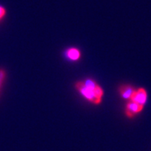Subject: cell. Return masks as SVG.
Returning a JSON list of instances; mask_svg holds the SVG:
<instances>
[{
  "instance_id": "obj_5",
  "label": "cell",
  "mask_w": 151,
  "mask_h": 151,
  "mask_svg": "<svg viewBox=\"0 0 151 151\" xmlns=\"http://www.w3.org/2000/svg\"><path fill=\"white\" fill-rule=\"evenodd\" d=\"M80 56H81V53H80V50L76 48H70L66 51V56L73 61H76L79 60Z\"/></svg>"
},
{
  "instance_id": "obj_6",
  "label": "cell",
  "mask_w": 151,
  "mask_h": 151,
  "mask_svg": "<svg viewBox=\"0 0 151 151\" xmlns=\"http://www.w3.org/2000/svg\"><path fill=\"white\" fill-rule=\"evenodd\" d=\"M6 77V73L5 70H0V91H1V88H2V83L5 81Z\"/></svg>"
},
{
  "instance_id": "obj_3",
  "label": "cell",
  "mask_w": 151,
  "mask_h": 151,
  "mask_svg": "<svg viewBox=\"0 0 151 151\" xmlns=\"http://www.w3.org/2000/svg\"><path fill=\"white\" fill-rule=\"evenodd\" d=\"M143 109V106L139 105V104L133 103L132 101H129L127 104V107H126V114L128 117L132 118L135 116L137 114L142 111Z\"/></svg>"
},
{
  "instance_id": "obj_1",
  "label": "cell",
  "mask_w": 151,
  "mask_h": 151,
  "mask_svg": "<svg viewBox=\"0 0 151 151\" xmlns=\"http://www.w3.org/2000/svg\"><path fill=\"white\" fill-rule=\"evenodd\" d=\"M76 88L88 101L94 104H99L104 96V90L95 81L87 79L84 82H78Z\"/></svg>"
},
{
  "instance_id": "obj_2",
  "label": "cell",
  "mask_w": 151,
  "mask_h": 151,
  "mask_svg": "<svg viewBox=\"0 0 151 151\" xmlns=\"http://www.w3.org/2000/svg\"><path fill=\"white\" fill-rule=\"evenodd\" d=\"M147 100V92L144 88H139L134 91L129 101L139 104L144 107Z\"/></svg>"
},
{
  "instance_id": "obj_4",
  "label": "cell",
  "mask_w": 151,
  "mask_h": 151,
  "mask_svg": "<svg viewBox=\"0 0 151 151\" xmlns=\"http://www.w3.org/2000/svg\"><path fill=\"white\" fill-rule=\"evenodd\" d=\"M135 90L136 89H134L130 85H123L119 89V93L122 97L125 99H129V100H130Z\"/></svg>"
}]
</instances>
